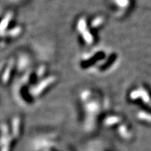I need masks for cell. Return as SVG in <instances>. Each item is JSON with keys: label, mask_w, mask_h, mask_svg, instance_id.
<instances>
[{"label": "cell", "mask_w": 151, "mask_h": 151, "mask_svg": "<svg viewBox=\"0 0 151 151\" xmlns=\"http://www.w3.org/2000/svg\"><path fill=\"white\" fill-rule=\"evenodd\" d=\"M59 78L46 64L33 65L15 83L14 96L22 106L39 103L56 86Z\"/></svg>", "instance_id": "cell-1"}, {"label": "cell", "mask_w": 151, "mask_h": 151, "mask_svg": "<svg viewBox=\"0 0 151 151\" xmlns=\"http://www.w3.org/2000/svg\"><path fill=\"white\" fill-rule=\"evenodd\" d=\"M122 62L121 53L108 46L97 45L86 49L78 56L77 68L85 75L106 77L113 74Z\"/></svg>", "instance_id": "cell-2"}, {"label": "cell", "mask_w": 151, "mask_h": 151, "mask_svg": "<svg viewBox=\"0 0 151 151\" xmlns=\"http://www.w3.org/2000/svg\"><path fill=\"white\" fill-rule=\"evenodd\" d=\"M82 129L91 133L100 127L101 121L110 111V101L105 94L98 88L84 87L77 95Z\"/></svg>", "instance_id": "cell-3"}, {"label": "cell", "mask_w": 151, "mask_h": 151, "mask_svg": "<svg viewBox=\"0 0 151 151\" xmlns=\"http://www.w3.org/2000/svg\"><path fill=\"white\" fill-rule=\"evenodd\" d=\"M126 102L133 109L134 117L141 124L151 125V88L136 83L127 90Z\"/></svg>", "instance_id": "cell-4"}, {"label": "cell", "mask_w": 151, "mask_h": 151, "mask_svg": "<svg viewBox=\"0 0 151 151\" xmlns=\"http://www.w3.org/2000/svg\"><path fill=\"white\" fill-rule=\"evenodd\" d=\"M106 24L105 17L98 15L88 18L81 15L76 19L74 25V31L78 41L86 49L98 45L100 32Z\"/></svg>", "instance_id": "cell-5"}, {"label": "cell", "mask_w": 151, "mask_h": 151, "mask_svg": "<svg viewBox=\"0 0 151 151\" xmlns=\"http://www.w3.org/2000/svg\"><path fill=\"white\" fill-rule=\"evenodd\" d=\"M32 59L28 52H21L8 57L0 66V84L8 87L32 67Z\"/></svg>", "instance_id": "cell-6"}, {"label": "cell", "mask_w": 151, "mask_h": 151, "mask_svg": "<svg viewBox=\"0 0 151 151\" xmlns=\"http://www.w3.org/2000/svg\"><path fill=\"white\" fill-rule=\"evenodd\" d=\"M100 127L124 142L132 141L136 135L131 122L124 115L116 111L107 112L101 121Z\"/></svg>", "instance_id": "cell-7"}, {"label": "cell", "mask_w": 151, "mask_h": 151, "mask_svg": "<svg viewBox=\"0 0 151 151\" xmlns=\"http://www.w3.org/2000/svg\"><path fill=\"white\" fill-rule=\"evenodd\" d=\"M24 130V121L21 116L15 115L0 124L1 151H13Z\"/></svg>", "instance_id": "cell-8"}, {"label": "cell", "mask_w": 151, "mask_h": 151, "mask_svg": "<svg viewBox=\"0 0 151 151\" xmlns=\"http://www.w3.org/2000/svg\"><path fill=\"white\" fill-rule=\"evenodd\" d=\"M24 33V27L22 24H17L9 32L0 34V48H4L17 41Z\"/></svg>", "instance_id": "cell-9"}, {"label": "cell", "mask_w": 151, "mask_h": 151, "mask_svg": "<svg viewBox=\"0 0 151 151\" xmlns=\"http://www.w3.org/2000/svg\"><path fill=\"white\" fill-rule=\"evenodd\" d=\"M111 9L115 16H124L133 6V0H110Z\"/></svg>", "instance_id": "cell-10"}, {"label": "cell", "mask_w": 151, "mask_h": 151, "mask_svg": "<svg viewBox=\"0 0 151 151\" xmlns=\"http://www.w3.org/2000/svg\"><path fill=\"white\" fill-rule=\"evenodd\" d=\"M19 24L16 22L15 15L13 12L9 11L2 15L0 20V34H3L12 29Z\"/></svg>", "instance_id": "cell-11"}, {"label": "cell", "mask_w": 151, "mask_h": 151, "mask_svg": "<svg viewBox=\"0 0 151 151\" xmlns=\"http://www.w3.org/2000/svg\"><path fill=\"white\" fill-rule=\"evenodd\" d=\"M9 1L11 2H13V3H18V2H22V0H9Z\"/></svg>", "instance_id": "cell-12"}, {"label": "cell", "mask_w": 151, "mask_h": 151, "mask_svg": "<svg viewBox=\"0 0 151 151\" xmlns=\"http://www.w3.org/2000/svg\"><path fill=\"white\" fill-rule=\"evenodd\" d=\"M1 18H2V15H0V20H1Z\"/></svg>", "instance_id": "cell-13"}, {"label": "cell", "mask_w": 151, "mask_h": 151, "mask_svg": "<svg viewBox=\"0 0 151 151\" xmlns=\"http://www.w3.org/2000/svg\"><path fill=\"white\" fill-rule=\"evenodd\" d=\"M0 151H1V149H0Z\"/></svg>", "instance_id": "cell-14"}]
</instances>
